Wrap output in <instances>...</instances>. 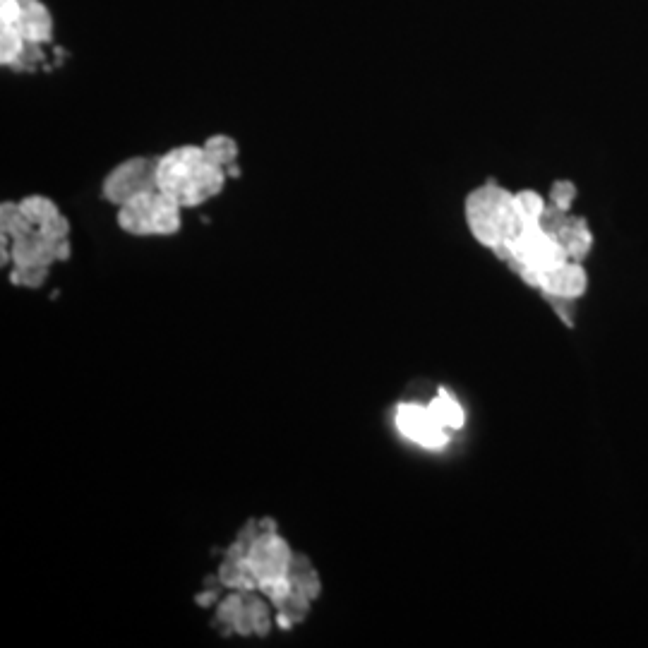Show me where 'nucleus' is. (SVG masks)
I'll return each mask as SVG.
<instances>
[{"instance_id": "1", "label": "nucleus", "mask_w": 648, "mask_h": 648, "mask_svg": "<svg viewBox=\"0 0 648 648\" xmlns=\"http://www.w3.org/2000/svg\"><path fill=\"white\" fill-rule=\"evenodd\" d=\"M226 168L214 164L202 144H183L159 156L156 185L183 209H195L219 195L226 185Z\"/></svg>"}, {"instance_id": "2", "label": "nucleus", "mask_w": 648, "mask_h": 648, "mask_svg": "<svg viewBox=\"0 0 648 648\" xmlns=\"http://www.w3.org/2000/svg\"><path fill=\"white\" fill-rule=\"evenodd\" d=\"M466 224L480 245L502 257L507 245L524 228V216L512 192L497 183H485L466 197Z\"/></svg>"}, {"instance_id": "3", "label": "nucleus", "mask_w": 648, "mask_h": 648, "mask_svg": "<svg viewBox=\"0 0 648 648\" xmlns=\"http://www.w3.org/2000/svg\"><path fill=\"white\" fill-rule=\"evenodd\" d=\"M118 226L130 236H173L183 226V207L156 188L118 207Z\"/></svg>"}, {"instance_id": "4", "label": "nucleus", "mask_w": 648, "mask_h": 648, "mask_svg": "<svg viewBox=\"0 0 648 648\" xmlns=\"http://www.w3.org/2000/svg\"><path fill=\"white\" fill-rule=\"evenodd\" d=\"M156 166H159V156H132V159L120 161L118 166H113L106 173L104 185V200H108L116 207H123L125 202L135 200V197L152 192L159 188L156 185Z\"/></svg>"}, {"instance_id": "5", "label": "nucleus", "mask_w": 648, "mask_h": 648, "mask_svg": "<svg viewBox=\"0 0 648 648\" xmlns=\"http://www.w3.org/2000/svg\"><path fill=\"white\" fill-rule=\"evenodd\" d=\"M248 562L255 572L257 581H272L279 576H286L291 569L293 557L296 552L291 550V545L279 536V531H264L250 543L248 548Z\"/></svg>"}, {"instance_id": "6", "label": "nucleus", "mask_w": 648, "mask_h": 648, "mask_svg": "<svg viewBox=\"0 0 648 648\" xmlns=\"http://www.w3.org/2000/svg\"><path fill=\"white\" fill-rule=\"evenodd\" d=\"M394 423L396 430H399L408 442H416L425 449H442L444 444L449 442L447 428H442V425L437 423L430 406L399 404Z\"/></svg>"}, {"instance_id": "7", "label": "nucleus", "mask_w": 648, "mask_h": 648, "mask_svg": "<svg viewBox=\"0 0 648 648\" xmlns=\"http://www.w3.org/2000/svg\"><path fill=\"white\" fill-rule=\"evenodd\" d=\"M12 267H48L58 262L56 240H51L44 231L32 228L20 238L10 240Z\"/></svg>"}, {"instance_id": "8", "label": "nucleus", "mask_w": 648, "mask_h": 648, "mask_svg": "<svg viewBox=\"0 0 648 648\" xmlns=\"http://www.w3.org/2000/svg\"><path fill=\"white\" fill-rule=\"evenodd\" d=\"M538 288L555 298H579L586 291V274L579 264L569 260L540 276Z\"/></svg>"}, {"instance_id": "9", "label": "nucleus", "mask_w": 648, "mask_h": 648, "mask_svg": "<svg viewBox=\"0 0 648 648\" xmlns=\"http://www.w3.org/2000/svg\"><path fill=\"white\" fill-rule=\"evenodd\" d=\"M216 622L221 624V632L224 634L255 636L252 634L248 598H245L243 591H233L231 596L221 600L219 608H216Z\"/></svg>"}, {"instance_id": "10", "label": "nucleus", "mask_w": 648, "mask_h": 648, "mask_svg": "<svg viewBox=\"0 0 648 648\" xmlns=\"http://www.w3.org/2000/svg\"><path fill=\"white\" fill-rule=\"evenodd\" d=\"M20 24H22L24 39H27L29 44H39V46L51 44L53 17L41 0H36L34 5H29V8L22 10Z\"/></svg>"}, {"instance_id": "11", "label": "nucleus", "mask_w": 648, "mask_h": 648, "mask_svg": "<svg viewBox=\"0 0 648 648\" xmlns=\"http://www.w3.org/2000/svg\"><path fill=\"white\" fill-rule=\"evenodd\" d=\"M219 584L231 588V591H257L260 581L252 572L248 557H224L219 567Z\"/></svg>"}, {"instance_id": "12", "label": "nucleus", "mask_w": 648, "mask_h": 648, "mask_svg": "<svg viewBox=\"0 0 648 648\" xmlns=\"http://www.w3.org/2000/svg\"><path fill=\"white\" fill-rule=\"evenodd\" d=\"M428 406H430L432 416L437 418V423H440L442 428H447V430H461V428H464V423H466L464 408H461L459 401H456L454 396L447 392V389H440V392H437V396L430 401Z\"/></svg>"}, {"instance_id": "13", "label": "nucleus", "mask_w": 648, "mask_h": 648, "mask_svg": "<svg viewBox=\"0 0 648 648\" xmlns=\"http://www.w3.org/2000/svg\"><path fill=\"white\" fill-rule=\"evenodd\" d=\"M288 579L293 581V588L300 593H305L310 600L320 598V574L312 567L310 560L305 555H296L291 562V569H288Z\"/></svg>"}, {"instance_id": "14", "label": "nucleus", "mask_w": 648, "mask_h": 648, "mask_svg": "<svg viewBox=\"0 0 648 648\" xmlns=\"http://www.w3.org/2000/svg\"><path fill=\"white\" fill-rule=\"evenodd\" d=\"M27 46L20 22H0V63L10 68Z\"/></svg>"}, {"instance_id": "15", "label": "nucleus", "mask_w": 648, "mask_h": 648, "mask_svg": "<svg viewBox=\"0 0 648 648\" xmlns=\"http://www.w3.org/2000/svg\"><path fill=\"white\" fill-rule=\"evenodd\" d=\"M202 147H204V152L209 154V159H212L214 164H219L221 168H226V171L231 166H236L240 147L231 135H212L207 142L202 144Z\"/></svg>"}, {"instance_id": "16", "label": "nucleus", "mask_w": 648, "mask_h": 648, "mask_svg": "<svg viewBox=\"0 0 648 648\" xmlns=\"http://www.w3.org/2000/svg\"><path fill=\"white\" fill-rule=\"evenodd\" d=\"M32 228L36 226L22 212L20 202H3V207H0V233L3 236L20 238L24 233L32 231Z\"/></svg>"}, {"instance_id": "17", "label": "nucleus", "mask_w": 648, "mask_h": 648, "mask_svg": "<svg viewBox=\"0 0 648 648\" xmlns=\"http://www.w3.org/2000/svg\"><path fill=\"white\" fill-rule=\"evenodd\" d=\"M20 207H22V212L27 214V219L32 221L36 228L44 226L46 221H51L53 216L60 214L58 204L53 200H48V197H44V195L24 197V200H20Z\"/></svg>"}, {"instance_id": "18", "label": "nucleus", "mask_w": 648, "mask_h": 648, "mask_svg": "<svg viewBox=\"0 0 648 648\" xmlns=\"http://www.w3.org/2000/svg\"><path fill=\"white\" fill-rule=\"evenodd\" d=\"M245 598H248V612H250V622H252V634L255 636H267L269 629H272V610H269L267 600L252 596V591L245 593Z\"/></svg>"}, {"instance_id": "19", "label": "nucleus", "mask_w": 648, "mask_h": 648, "mask_svg": "<svg viewBox=\"0 0 648 648\" xmlns=\"http://www.w3.org/2000/svg\"><path fill=\"white\" fill-rule=\"evenodd\" d=\"M48 279V267H12L10 281L22 288H41Z\"/></svg>"}, {"instance_id": "20", "label": "nucleus", "mask_w": 648, "mask_h": 648, "mask_svg": "<svg viewBox=\"0 0 648 648\" xmlns=\"http://www.w3.org/2000/svg\"><path fill=\"white\" fill-rule=\"evenodd\" d=\"M41 48H44V46L29 44V41H27V46H24L20 58H17L15 63L10 65V68L20 70V72H34L41 65V60H44V51H41Z\"/></svg>"}, {"instance_id": "21", "label": "nucleus", "mask_w": 648, "mask_h": 648, "mask_svg": "<svg viewBox=\"0 0 648 648\" xmlns=\"http://www.w3.org/2000/svg\"><path fill=\"white\" fill-rule=\"evenodd\" d=\"M574 195H576V190L572 183H567V180H557L550 190V204H555V207H560V209H567L569 212V207H572V202H574Z\"/></svg>"}, {"instance_id": "22", "label": "nucleus", "mask_w": 648, "mask_h": 648, "mask_svg": "<svg viewBox=\"0 0 648 648\" xmlns=\"http://www.w3.org/2000/svg\"><path fill=\"white\" fill-rule=\"evenodd\" d=\"M39 231H44L48 238L51 240H65V238H70V221H68V216H65L63 212L53 216L51 221H46L44 226H39Z\"/></svg>"}, {"instance_id": "23", "label": "nucleus", "mask_w": 648, "mask_h": 648, "mask_svg": "<svg viewBox=\"0 0 648 648\" xmlns=\"http://www.w3.org/2000/svg\"><path fill=\"white\" fill-rule=\"evenodd\" d=\"M70 252H72L70 238H65V240H56V257H58V262L70 260Z\"/></svg>"}, {"instance_id": "24", "label": "nucleus", "mask_w": 648, "mask_h": 648, "mask_svg": "<svg viewBox=\"0 0 648 648\" xmlns=\"http://www.w3.org/2000/svg\"><path fill=\"white\" fill-rule=\"evenodd\" d=\"M34 3H36V0H20L22 8H29V5H34Z\"/></svg>"}]
</instances>
